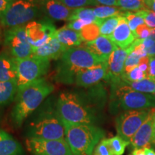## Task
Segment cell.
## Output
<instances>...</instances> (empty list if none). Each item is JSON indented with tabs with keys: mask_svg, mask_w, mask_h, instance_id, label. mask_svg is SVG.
Masks as SVG:
<instances>
[{
	"mask_svg": "<svg viewBox=\"0 0 155 155\" xmlns=\"http://www.w3.org/2000/svg\"><path fill=\"white\" fill-rule=\"evenodd\" d=\"M120 17H112L103 19L99 25L101 35L106 37L111 35L119 25Z\"/></svg>",
	"mask_w": 155,
	"mask_h": 155,
	"instance_id": "f1b7e54d",
	"label": "cell"
},
{
	"mask_svg": "<svg viewBox=\"0 0 155 155\" xmlns=\"http://www.w3.org/2000/svg\"><path fill=\"white\" fill-rule=\"evenodd\" d=\"M108 76L107 61L104 62L78 74L75 83L77 86L89 88L98 84L101 81L106 80Z\"/></svg>",
	"mask_w": 155,
	"mask_h": 155,
	"instance_id": "9a60e30c",
	"label": "cell"
},
{
	"mask_svg": "<svg viewBox=\"0 0 155 155\" xmlns=\"http://www.w3.org/2000/svg\"><path fill=\"white\" fill-rule=\"evenodd\" d=\"M7 1H8L9 3H11V2H12L14 1V0H7Z\"/></svg>",
	"mask_w": 155,
	"mask_h": 155,
	"instance_id": "f907efd6",
	"label": "cell"
},
{
	"mask_svg": "<svg viewBox=\"0 0 155 155\" xmlns=\"http://www.w3.org/2000/svg\"><path fill=\"white\" fill-rule=\"evenodd\" d=\"M154 0H144V2L146 4V5L147 6L149 9H151V7H152V5Z\"/></svg>",
	"mask_w": 155,
	"mask_h": 155,
	"instance_id": "f6af8a7d",
	"label": "cell"
},
{
	"mask_svg": "<svg viewBox=\"0 0 155 155\" xmlns=\"http://www.w3.org/2000/svg\"><path fill=\"white\" fill-rule=\"evenodd\" d=\"M53 91V85L43 78L19 87L11 114L14 124L22 126L25 120L40 107Z\"/></svg>",
	"mask_w": 155,
	"mask_h": 155,
	"instance_id": "6da1fadb",
	"label": "cell"
},
{
	"mask_svg": "<svg viewBox=\"0 0 155 155\" xmlns=\"http://www.w3.org/2000/svg\"><path fill=\"white\" fill-rule=\"evenodd\" d=\"M101 63L104 62L84 46L70 48L59 59L55 80L63 84H73L78 74Z\"/></svg>",
	"mask_w": 155,
	"mask_h": 155,
	"instance_id": "7a4b0ae2",
	"label": "cell"
},
{
	"mask_svg": "<svg viewBox=\"0 0 155 155\" xmlns=\"http://www.w3.org/2000/svg\"><path fill=\"white\" fill-rule=\"evenodd\" d=\"M146 52L147 53V55L150 56H154L155 55V43L153 45L152 47H150V48L146 50Z\"/></svg>",
	"mask_w": 155,
	"mask_h": 155,
	"instance_id": "b9f144b4",
	"label": "cell"
},
{
	"mask_svg": "<svg viewBox=\"0 0 155 155\" xmlns=\"http://www.w3.org/2000/svg\"><path fill=\"white\" fill-rule=\"evenodd\" d=\"M67 49L58 39L53 38L44 45L33 49V55L50 60H59Z\"/></svg>",
	"mask_w": 155,
	"mask_h": 155,
	"instance_id": "d6986e66",
	"label": "cell"
},
{
	"mask_svg": "<svg viewBox=\"0 0 155 155\" xmlns=\"http://www.w3.org/2000/svg\"><path fill=\"white\" fill-rule=\"evenodd\" d=\"M125 82V81H124ZM134 91L144 93V94H153L155 91V81L150 78H145L144 80L137 82H125Z\"/></svg>",
	"mask_w": 155,
	"mask_h": 155,
	"instance_id": "484cf974",
	"label": "cell"
},
{
	"mask_svg": "<svg viewBox=\"0 0 155 155\" xmlns=\"http://www.w3.org/2000/svg\"><path fill=\"white\" fill-rule=\"evenodd\" d=\"M151 29L147 27L146 25H141L137 28L136 29L134 32H133L136 39H140V40H144L150 37Z\"/></svg>",
	"mask_w": 155,
	"mask_h": 155,
	"instance_id": "d590c367",
	"label": "cell"
},
{
	"mask_svg": "<svg viewBox=\"0 0 155 155\" xmlns=\"http://www.w3.org/2000/svg\"><path fill=\"white\" fill-rule=\"evenodd\" d=\"M98 5L104 6H111V7H117L119 0H96Z\"/></svg>",
	"mask_w": 155,
	"mask_h": 155,
	"instance_id": "f35d334b",
	"label": "cell"
},
{
	"mask_svg": "<svg viewBox=\"0 0 155 155\" xmlns=\"http://www.w3.org/2000/svg\"><path fill=\"white\" fill-rule=\"evenodd\" d=\"M108 141L114 155L124 154L126 147L129 144H130L129 141L124 140L119 135H116L115 137L108 139Z\"/></svg>",
	"mask_w": 155,
	"mask_h": 155,
	"instance_id": "f546056e",
	"label": "cell"
},
{
	"mask_svg": "<svg viewBox=\"0 0 155 155\" xmlns=\"http://www.w3.org/2000/svg\"><path fill=\"white\" fill-rule=\"evenodd\" d=\"M152 96H153V97H154V100H155V91H154V94H152Z\"/></svg>",
	"mask_w": 155,
	"mask_h": 155,
	"instance_id": "681fc988",
	"label": "cell"
},
{
	"mask_svg": "<svg viewBox=\"0 0 155 155\" xmlns=\"http://www.w3.org/2000/svg\"><path fill=\"white\" fill-rule=\"evenodd\" d=\"M124 17L127 19L129 28L131 29L132 32H134L137 27H139V25L144 24V17L141 16L139 11L136 12L127 11Z\"/></svg>",
	"mask_w": 155,
	"mask_h": 155,
	"instance_id": "4dcf8cb0",
	"label": "cell"
},
{
	"mask_svg": "<svg viewBox=\"0 0 155 155\" xmlns=\"http://www.w3.org/2000/svg\"><path fill=\"white\" fill-rule=\"evenodd\" d=\"M5 45L11 55L17 59L33 55V48L28 41L25 25L7 29L5 32Z\"/></svg>",
	"mask_w": 155,
	"mask_h": 155,
	"instance_id": "30bf717a",
	"label": "cell"
},
{
	"mask_svg": "<svg viewBox=\"0 0 155 155\" xmlns=\"http://www.w3.org/2000/svg\"><path fill=\"white\" fill-rule=\"evenodd\" d=\"M94 12L98 19H105L112 17H124L127 11L122 10L118 7L101 5L94 8Z\"/></svg>",
	"mask_w": 155,
	"mask_h": 155,
	"instance_id": "d4e9b609",
	"label": "cell"
},
{
	"mask_svg": "<svg viewBox=\"0 0 155 155\" xmlns=\"http://www.w3.org/2000/svg\"><path fill=\"white\" fill-rule=\"evenodd\" d=\"M154 113L155 108H151L148 117L131 139L130 144L134 150L151 148V145L153 144Z\"/></svg>",
	"mask_w": 155,
	"mask_h": 155,
	"instance_id": "5bb4252c",
	"label": "cell"
},
{
	"mask_svg": "<svg viewBox=\"0 0 155 155\" xmlns=\"http://www.w3.org/2000/svg\"><path fill=\"white\" fill-rule=\"evenodd\" d=\"M73 20H78L86 25H90L91 23H97L99 25L103 19H98L95 16L94 8L83 7V8L76 9L73 10L68 21L70 22V21Z\"/></svg>",
	"mask_w": 155,
	"mask_h": 155,
	"instance_id": "cb8c5ba5",
	"label": "cell"
},
{
	"mask_svg": "<svg viewBox=\"0 0 155 155\" xmlns=\"http://www.w3.org/2000/svg\"><path fill=\"white\" fill-rule=\"evenodd\" d=\"M84 47L90 50L103 62H106L118 46H116L108 37L100 35L94 41L85 42Z\"/></svg>",
	"mask_w": 155,
	"mask_h": 155,
	"instance_id": "ac0fdd59",
	"label": "cell"
},
{
	"mask_svg": "<svg viewBox=\"0 0 155 155\" xmlns=\"http://www.w3.org/2000/svg\"><path fill=\"white\" fill-rule=\"evenodd\" d=\"M79 32L84 42L94 41L101 35L99 25L97 23H91L86 25Z\"/></svg>",
	"mask_w": 155,
	"mask_h": 155,
	"instance_id": "83f0119b",
	"label": "cell"
},
{
	"mask_svg": "<svg viewBox=\"0 0 155 155\" xmlns=\"http://www.w3.org/2000/svg\"><path fill=\"white\" fill-rule=\"evenodd\" d=\"M131 50V45L126 49L117 47L114 50L107 61L108 76L106 81L112 83L121 80L125 61Z\"/></svg>",
	"mask_w": 155,
	"mask_h": 155,
	"instance_id": "4fadbf2b",
	"label": "cell"
},
{
	"mask_svg": "<svg viewBox=\"0 0 155 155\" xmlns=\"http://www.w3.org/2000/svg\"><path fill=\"white\" fill-rule=\"evenodd\" d=\"M10 3L7 0H0V18L8 9Z\"/></svg>",
	"mask_w": 155,
	"mask_h": 155,
	"instance_id": "ab89813d",
	"label": "cell"
},
{
	"mask_svg": "<svg viewBox=\"0 0 155 155\" xmlns=\"http://www.w3.org/2000/svg\"><path fill=\"white\" fill-rule=\"evenodd\" d=\"M149 62H150V56L148 55L141 58L140 61H139L138 67L139 68V69H141L145 73H147V71H148Z\"/></svg>",
	"mask_w": 155,
	"mask_h": 155,
	"instance_id": "74e56055",
	"label": "cell"
},
{
	"mask_svg": "<svg viewBox=\"0 0 155 155\" xmlns=\"http://www.w3.org/2000/svg\"><path fill=\"white\" fill-rule=\"evenodd\" d=\"M144 150L146 155H155V151L152 148H145Z\"/></svg>",
	"mask_w": 155,
	"mask_h": 155,
	"instance_id": "ee69618b",
	"label": "cell"
},
{
	"mask_svg": "<svg viewBox=\"0 0 155 155\" xmlns=\"http://www.w3.org/2000/svg\"><path fill=\"white\" fill-rule=\"evenodd\" d=\"M141 42H142V45H144L145 50H147L152 47L153 45L155 43V40L150 38H147L146 39H144V40H141Z\"/></svg>",
	"mask_w": 155,
	"mask_h": 155,
	"instance_id": "60d3db41",
	"label": "cell"
},
{
	"mask_svg": "<svg viewBox=\"0 0 155 155\" xmlns=\"http://www.w3.org/2000/svg\"><path fill=\"white\" fill-rule=\"evenodd\" d=\"M25 26L27 37L33 49L44 45L55 37V25L47 17L40 21H32Z\"/></svg>",
	"mask_w": 155,
	"mask_h": 155,
	"instance_id": "8fae6325",
	"label": "cell"
},
{
	"mask_svg": "<svg viewBox=\"0 0 155 155\" xmlns=\"http://www.w3.org/2000/svg\"><path fill=\"white\" fill-rule=\"evenodd\" d=\"M17 65L15 58L6 53H0V81L17 80Z\"/></svg>",
	"mask_w": 155,
	"mask_h": 155,
	"instance_id": "ffe728a7",
	"label": "cell"
},
{
	"mask_svg": "<svg viewBox=\"0 0 155 155\" xmlns=\"http://www.w3.org/2000/svg\"><path fill=\"white\" fill-rule=\"evenodd\" d=\"M147 78V73L143 72L139 67L135 68L131 72L121 76V80L125 82H137Z\"/></svg>",
	"mask_w": 155,
	"mask_h": 155,
	"instance_id": "d6a6232c",
	"label": "cell"
},
{
	"mask_svg": "<svg viewBox=\"0 0 155 155\" xmlns=\"http://www.w3.org/2000/svg\"><path fill=\"white\" fill-rule=\"evenodd\" d=\"M117 7L124 11L133 12L150 9L145 4L144 0H119Z\"/></svg>",
	"mask_w": 155,
	"mask_h": 155,
	"instance_id": "4316f807",
	"label": "cell"
},
{
	"mask_svg": "<svg viewBox=\"0 0 155 155\" xmlns=\"http://www.w3.org/2000/svg\"><path fill=\"white\" fill-rule=\"evenodd\" d=\"M150 109L131 110L120 113L116 119L117 135L130 142L136 132L148 117Z\"/></svg>",
	"mask_w": 155,
	"mask_h": 155,
	"instance_id": "9c48e42d",
	"label": "cell"
},
{
	"mask_svg": "<svg viewBox=\"0 0 155 155\" xmlns=\"http://www.w3.org/2000/svg\"><path fill=\"white\" fill-rule=\"evenodd\" d=\"M131 155H146V154H145L144 149H137L134 150Z\"/></svg>",
	"mask_w": 155,
	"mask_h": 155,
	"instance_id": "7bdbcfd3",
	"label": "cell"
},
{
	"mask_svg": "<svg viewBox=\"0 0 155 155\" xmlns=\"http://www.w3.org/2000/svg\"><path fill=\"white\" fill-rule=\"evenodd\" d=\"M42 12L50 20H68L74 9H71L58 0H38Z\"/></svg>",
	"mask_w": 155,
	"mask_h": 155,
	"instance_id": "2e32d148",
	"label": "cell"
},
{
	"mask_svg": "<svg viewBox=\"0 0 155 155\" xmlns=\"http://www.w3.org/2000/svg\"><path fill=\"white\" fill-rule=\"evenodd\" d=\"M149 38L153 39V40H155V28L151 29L150 30V35Z\"/></svg>",
	"mask_w": 155,
	"mask_h": 155,
	"instance_id": "bcb514c9",
	"label": "cell"
},
{
	"mask_svg": "<svg viewBox=\"0 0 155 155\" xmlns=\"http://www.w3.org/2000/svg\"><path fill=\"white\" fill-rule=\"evenodd\" d=\"M0 155H24V150L20 144L2 129H0Z\"/></svg>",
	"mask_w": 155,
	"mask_h": 155,
	"instance_id": "7402d4cb",
	"label": "cell"
},
{
	"mask_svg": "<svg viewBox=\"0 0 155 155\" xmlns=\"http://www.w3.org/2000/svg\"><path fill=\"white\" fill-rule=\"evenodd\" d=\"M147 75L148 78L155 81V55L150 57V62H149V67Z\"/></svg>",
	"mask_w": 155,
	"mask_h": 155,
	"instance_id": "8d00e7d4",
	"label": "cell"
},
{
	"mask_svg": "<svg viewBox=\"0 0 155 155\" xmlns=\"http://www.w3.org/2000/svg\"><path fill=\"white\" fill-rule=\"evenodd\" d=\"M34 113L27 127L28 138L48 140L65 139L64 127L56 106L55 108L43 106Z\"/></svg>",
	"mask_w": 155,
	"mask_h": 155,
	"instance_id": "277c9868",
	"label": "cell"
},
{
	"mask_svg": "<svg viewBox=\"0 0 155 155\" xmlns=\"http://www.w3.org/2000/svg\"><path fill=\"white\" fill-rule=\"evenodd\" d=\"M62 122L65 139L73 155H92L95 147L105 137L104 131L94 124Z\"/></svg>",
	"mask_w": 155,
	"mask_h": 155,
	"instance_id": "3957f363",
	"label": "cell"
},
{
	"mask_svg": "<svg viewBox=\"0 0 155 155\" xmlns=\"http://www.w3.org/2000/svg\"><path fill=\"white\" fill-rule=\"evenodd\" d=\"M26 147L32 155H73L65 139L48 140L28 138Z\"/></svg>",
	"mask_w": 155,
	"mask_h": 155,
	"instance_id": "7c38bea8",
	"label": "cell"
},
{
	"mask_svg": "<svg viewBox=\"0 0 155 155\" xmlns=\"http://www.w3.org/2000/svg\"><path fill=\"white\" fill-rule=\"evenodd\" d=\"M56 109L61 119L69 123L94 124L97 121L94 108L76 93H61L56 103Z\"/></svg>",
	"mask_w": 155,
	"mask_h": 155,
	"instance_id": "5b68a950",
	"label": "cell"
},
{
	"mask_svg": "<svg viewBox=\"0 0 155 155\" xmlns=\"http://www.w3.org/2000/svg\"><path fill=\"white\" fill-rule=\"evenodd\" d=\"M152 143L153 144H155V113H154V131H153Z\"/></svg>",
	"mask_w": 155,
	"mask_h": 155,
	"instance_id": "7dc6e473",
	"label": "cell"
},
{
	"mask_svg": "<svg viewBox=\"0 0 155 155\" xmlns=\"http://www.w3.org/2000/svg\"><path fill=\"white\" fill-rule=\"evenodd\" d=\"M71 9H76L88 6H98L96 0H58Z\"/></svg>",
	"mask_w": 155,
	"mask_h": 155,
	"instance_id": "1f68e13d",
	"label": "cell"
},
{
	"mask_svg": "<svg viewBox=\"0 0 155 155\" xmlns=\"http://www.w3.org/2000/svg\"><path fill=\"white\" fill-rule=\"evenodd\" d=\"M55 38L67 49L80 47L83 42L80 32L70 29L66 26L57 30Z\"/></svg>",
	"mask_w": 155,
	"mask_h": 155,
	"instance_id": "44dd1931",
	"label": "cell"
},
{
	"mask_svg": "<svg viewBox=\"0 0 155 155\" xmlns=\"http://www.w3.org/2000/svg\"><path fill=\"white\" fill-rule=\"evenodd\" d=\"M108 38L116 46L123 49L129 48L136 40L124 17H120L119 25Z\"/></svg>",
	"mask_w": 155,
	"mask_h": 155,
	"instance_id": "e0dca14e",
	"label": "cell"
},
{
	"mask_svg": "<svg viewBox=\"0 0 155 155\" xmlns=\"http://www.w3.org/2000/svg\"><path fill=\"white\" fill-rule=\"evenodd\" d=\"M18 85L17 80L0 81V106L8 105L15 98V95L17 94Z\"/></svg>",
	"mask_w": 155,
	"mask_h": 155,
	"instance_id": "603a6c76",
	"label": "cell"
},
{
	"mask_svg": "<svg viewBox=\"0 0 155 155\" xmlns=\"http://www.w3.org/2000/svg\"><path fill=\"white\" fill-rule=\"evenodd\" d=\"M141 16L144 17V23L150 29L155 28V12L150 9L141 10Z\"/></svg>",
	"mask_w": 155,
	"mask_h": 155,
	"instance_id": "e575fe53",
	"label": "cell"
},
{
	"mask_svg": "<svg viewBox=\"0 0 155 155\" xmlns=\"http://www.w3.org/2000/svg\"><path fill=\"white\" fill-rule=\"evenodd\" d=\"M38 0H14L0 18L2 26L12 28L24 26L41 15Z\"/></svg>",
	"mask_w": 155,
	"mask_h": 155,
	"instance_id": "52a82bcc",
	"label": "cell"
},
{
	"mask_svg": "<svg viewBox=\"0 0 155 155\" xmlns=\"http://www.w3.org/2000/svg\"><path fill=\"white\" fill-rule=\"evenodd\" d=\"M111 84V108L114 111L155 108V100L152 94L134 91L122 80Z\"/></svg>",
	"mask_w": 155,
	"mask_h": 155,
	"instance_id": "8992f818",
	"label": "cell"
},
{
	"mask_svg": "<svg viewBox=\"0 0 155 155\" xmlns=\"http://www.w3.org/2000/svg\"><path fill=\"white\" fill-rule=\"evenodd\" d=\"M93 155H114L108 139H103L95 147Z\"/></svg>",
	"mask_w": 155,
	"mask_h": 155,
	"instance_id": "836d02e7",
	"label": "cell"
},
{
	"mask_svg": "<svg viewBox=\"0 0 155 155\" xmlns=\"http://www.w3.org/2000/svg\"><path fill=\"white\" fill-rule=\"evenodd\" d=\"M15 63L18 88L42 78L48 73L50 65L49 59L33 55L22 59L15 58Z\"/></svg>",
	"mask_w": 155,
	"mask_h": 155,
	"instance_id": "ba28073f",
	"label": "cell"
},
{
	"mask_svg": "<svg viewBox=\"0 0 155 155\" xmlns=\"http://www.w3.org/2000/svg\"><path fill=\"white\" fill-rule=\"evenodd\" d=\"M151 9H152L153 12H155V0L154 2H153L152 7H151Z\"/></svg>",
	"mask_w": 155,
	"mask_h": 155,
	"instance_id": "c3c4849f",
	"label": "cell"
}]
</instances>
